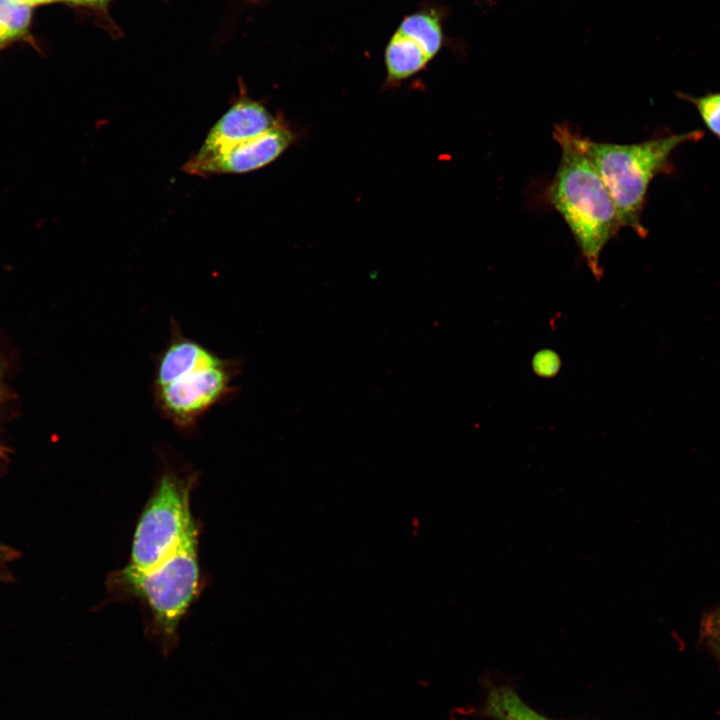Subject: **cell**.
I'll return each mask as SVG.
<instances>
[{
    "instance_id": "cell-14",
    "label": "cell",
    "mask_w": 720,
    "mask_h": 720,
    "mask_svg": "<svg viewBox=\"0 0 720 720\" xmlns=\"http://www.w3.org/2000/svg\"><path fill=\"white\" fill-rule=\"evenodd\" d=\"M702 642L711 651V653L720 662V631L710 634L700 635Z\"/></svg>"
},
{
    "instance_id": "cell-12",
    "label": "cell",
    "mask_w": 720,
    "mask_h": 720,
    "mask_svg": "<svg viewBox=\"0 0 720 720\" xmlns=\"http://www.w3.org/2000/svg\"><path fill=\"white\" fill-rule=\"evenodd\" d=\"M531 367L536 376L552 378L560 371L561 358L559 354L552 349H541L534 353L531 359Z\"/></svg>"
},
{
    "instance_id": "cell-7",
    "label": "cell",
    "mask_w": 720,
    "mask_h": 720,
    "mask_svg": "<svg viewBox=\"0 0 720 720\" xmlns=\"http://www.w3.org/2000/svg\"><path fill=\"white\" fill-rule=\"evenodd\" d=\"M294 138L291 129L279 119L264 133L217 155L202 160L191 158L183 170L197 176L251 172L275 161L294 142Z\"/></svg>"
},
{
    "instance_id": "cell-5",
    "label": "cell",
    "mask_w": 720,
    "mask_h": 720,
    "mask_svg": "<svg viewBox=\"0 0 720 720\" xmlns=\"http://www.w3.org/2000/svg\"><path fill=\"white\" fill-rule=\"evenodd\" d=\"M197 476L196 472L164 468L138 518L126 567L145 570L156 566L198 527L190 504Z\"/></svg>"
},
{
    "instance_id": "cell-10",
    "label": "cell",
    "mask_w": 720,
    "mask_h": 720,
    "mask_svg": "<svg viewBox=\"0 0 720 720\" xmlns=\"http://www.w3.org/2000/svg\"><path fill=\"white\" fill-rule=\"evenodd\" d=\"M30 18L31 6L0 0V49L25 33Z\"/></svg>"
},
{
    "instance_id": "cell-17",
    "label": "cell",
    "mask_w": 720,
    "mask_h": 720,
    "mask_svg": "<svg viewBox=\"0 0 720 720\" xmlns=\"http://www.w3.org/2000/svg\"><path fill=\"white\" fill-rule=\"evenodd\" d=\"M0 393H1V373H0Z\"/></svg>"
},
{
    "instance_id": "cell-4",
    "label": "cell",
    "mask_w": 720,
    "mask_h": 720,
    "mask_svg": "<svg viewBox=\"0 0 720 720\" xmlns=\"http://www.w3.org/2000/svg\"><path fill=\"white\" fill-rule=\"evenodd\" d=\"M198 539L197 527L172 555L156 566L145 570L125 566L107 578L109 594L136 598L143 604L153 634L166 649L175 643L181 619L201 592Z\"/></svg>"
},
{
    "instance_id": "cell-16",
    "label": "cell",
    "mask_w": 720,
    "mask_h": 720,
    "mask_svg": "<svg viewBox=\"0 0 720 720\" xmlns=\"http://www.w3.org/2000/svg\"><path fill=\"white\" fill-rule=\"evenodd\" d=\"M63 1H70L78 4H101L104 2H107L109 0H63Z\"/></svg>"
},
{
    "instance_id": "cell-13",
    "label": "cell",
    "mask_w": 720,
    "mask_h": 720,
    "mask_svg": "<svg viewBox=\"0 0 720 720\" xmlns=\"http://www.w3.org/2000/svg\"><path fill=\"white\" fill-rule=\"evenodd\" d=\"M720 631V606L709 611L701 622L700 635Z\"/></svg>"
},
{
    "instance_id": "cell-9",
    "label": "cell",
    "mask_w": 720,
    "mask_h": 720,
    "mask_svg": "<svg viewBox=\"0 0 720 720\" xmlns=\"http://www.w3.org/2000/svg\"><path fill=\"white\" fill-rule=\"evenodd\" d=\"M483 713L495 720H553L531 708L514 689L507 686L489 690Z\"/></svg>"
},
{
    "instance_id": "cell-6",
    "label": "cell",
    "mask_w": 720,
    "mask_h": 720,
    "mask_svg": "<svg viewBox=\"0 0 720 720\" xmlns=\"http://www.w3.org/2000/svg\"><path fill=\"white\" fill-rule=\"evenodd\" d=\"M442 41L439 15L419 12L404 18L385 50L387 81L400 82L423 70Z\"/></svg>"
},
{
    "instance_id": "cell-2",
    "label": "cell",
    "mask_w": 720,
    "mask_h": 720,
    "mask_svg": "<svg viewBox=\"0 0 720 720\" xmlns=\"http://www.w3.org/2000/svg\"><path fill=\"white\" fill-rule=\"evenodd\" d=\"M553 138L561 157L546 200L563 218L587 267L600 280L602 252L622 225L604 182L581 145V134L557 124Z\"/></svg>"
},
{
    "instance_id": "cell-1",
    "label": "cell",
    "mask_w": 720,
    "mask_h": 720,
    "mask_svg": "<svg viewBox=\"0 0 720 720\" xmlns=\"http://www.w3.org/2000/svg\"><path fill=\"white\" fill-rule=\"evenodd\" d=\"M242 361L225 358L183 333L170 316L169 337L153 357L152 398L159 415L191 434L214 407L232 400Z\"/></svg>"
},
{
    "instance_id": "cell-8",
    "label": "cell",
    "mask_w": 720,
    "mask_h": 720,
    "mask_svg": "<svg viewBox=\"0 0 720 720\" xmlns=\"http://www.w3.org/2000/svg\"><path fill=\"white\" fill-rule=\"evenodd\" d=\"M278 120L263 104L242 97L215 123L192 158L202 160L217 155L264 133Z\"/></svg>"
},
{
    "instance_id": "cell-15",
    "label": "cell",
    "mask_w": 720,
    "mask_h": 720,
    "mask_svg": "<svg viewBox=\"0 0 720 720\" xmlns=\"http://www.w3.org/2000/svg\"><path fill=\"white\" fill-rule=\"evenodd\" d=\"M12 1L19 3V4L27 5V6H33V5L50 3V2H55V1H63V0H12Z\"/></svg>"
},
{
    "instance_id": "cell-3",
    "label": "cell",
    "mask_w": 720,
    "mask_h": 720,
    "mask_svg": "<svg viewBox=\"0 0 720 720\" xmlns=\"http://www.w3.org/2000/svg\"><path fill=\"white\" fill-rule=\"evenodd\" d=\"M703 136L702 130H692L634 144L597 142L583 135L580 141L614 202L622 227L645 238L648 230L641 218L650 183L673 171L671 156L680 145Z\"/></svg>"
},
{
    "instance_id": "cell-11",
    "label": "cell",
    "mask_w": 720,
    "mask_h": 720,
    "mask_svg": "<svg viewBox=\"0 0 720 720\" xmlns=\"http://www.w3.org/2000/svg\"><path fill=\"white\" fill-rule=\"evenodd\" d=\"M679 97L696 108L706 128L720 139V92H711L700 97L679 93Z\"/></svg>"
}]
</instances>
